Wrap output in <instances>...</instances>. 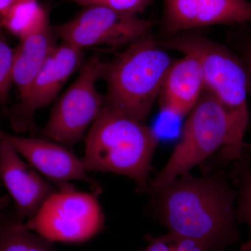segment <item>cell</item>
Returning <instances> with one entry per match:
<instances>
[{
	"mask_svg": "<svg viewBox=\"0 0 251 251\" xmlns=\"http://www.w3.org/2000/svg\"><path fill=\"white\" fill-rule=\"evenodd\" d=\"M55 47L49 24L20 39L14 50L13 83L17 86L21 100L27 95L31 84Z\"/></svg>",
	"mask_w": 251,
	"mask_h": 251,
	"instance_id": "5bb4252c",
	"label": "cell"
},
{
	"mask_svg": "<svg viewBox=\"0 0 251 251\" xmlns=\"http://www.w3.org/2000/svg\"><path fill=\"white\" fill-rule=\"evenodd\" d=\"M248 71V73H249V81H250V83L251 82V51L250 52V55H249V69Z\"/></svg>",
	"mask_w": 251,
	"mask_h": 251,
	"instance_id": "d4e9b609",
	"label": "cell"
},
{
	"mask_svg": "<svg viewBox=\"0 0 251 251\" xmlns=\"http://www.w3.org/2000/svg\"><path fill=\"white\" fill-rule=\"evenodd\" d=\"M82 50L64 41L54 48L27 95L13 112L11 124L15 130L24 132L30 128L36 110L55 99L64 83L82 64Z\"/></svg>",
	"mask_w": 251,
	"mask_h": 251,
	"instance_id": "9c48e42d",
	"label": "cell"
},
{
	"mask_svg": "<svg viewBox=\"0 0 251 251\" xmlns=\"http://www.w3.org/2000/svg\"><path fill=\"white\" fill-rule=\"evenodd\" d=\"M14 57V51L0 29V103H6L9 98L13 83Z\"/></svg>",
	"mask_w": 251,
	"mask_h": 251,
	"instance_id": "ac0fdd59",
	"label": "cell"
},
{
	"mask_svg": "<svg viewBox=\"0 0 251 251\" xmlns=\"http://www.w3.org/2000/svg\"><path fill=\"white\" fill-rule=\"evenodd\" d=\"M158 137L150 127L103 105L90 126L82 161L87 171L125 175L140 190L150 189Z\"/></svg>",
	"mask_w": 251,
	"mask_h": 251,
	"instance_id": "7a4b0ae2",
	"label": "cell"
},
{
	"mask_svg": "<svg viewBox=\"0 0 251 251\" xmlns=\"http://www.w3.org/2000/svg\"><path fill=\"white\" fill-rule=\"evenodd\" d=\"M0 251H58L53 242L26 227L24 221L5 211L0 216Z\"/></svg>",
	"mask_w": 251,
	"mask_h": 251,
	"instance_id": "9a60e30c",
	"label": "cell"
},
{
	"mask_svg": "<svg viewBox=\"0 0 251 251\" xmlns=\"http://www.w3.org/2000/svg\"><path fill=\"white\" fill-rule=\"evenodd\" d=\"M163 46L182 54L192 53L201 61L205 90L224 108L230 123L228 143L221 150L225 161L242 156L249 124L247 95L250 81L247 69L232 52L221 44L198 35H174Z\"/></svg>",
	"mask_w": 251,
	"mask_h": 251,
	"instance_id": "3957f363",
	"label": "cell"
},
{
	"mask_svg": "<svg viewBox=\"0 0 251 251\" xmlns=\"http://www.w3.org/2000/svg\"><path fill=\"white\" fill-rule=\"evenodd\" d=\"M236 216L239 222L247 225L251 238V168L243 177L237 193Z\"/></svg>",
	"mask_w": 251,
	"mask_h": 251,
	"instance_id": "d6986e66",
	"label": "cell"
},
{
	"mask_svg": "<svg viewBox=\"0 0 251 251\" xmlns=\"http://www.w3.org/2000/svg\"><path fill=\"white\" fill-rule=\"evenodd\" d=\"M14 0H0V14L9 8Z\"/></svg>",
	"mask_w": 251,
	"mask_h": 251,
	"instance_id": "603a6c76",
	"label": "cell"
},
{
	"mask_svg": "<svg viewBox=\"0 0 251 251\" xmlns=\"http://www.w3.org/2000/svg\"><path fill=\"white\" fill-rule=\"evenodd\" d=\"M10 204V198L9 196H0V216L6 211V208Z\"/></svg>",
	"mask_w": 251,
	"mask_h": 251,
	"instance_id": "7402d4cb",
	"label": "cell"
},
{
	"mask_svg": "<svg viewBox=\"0 0 251 251\" xmlns=\"http://www.w3.org/2000/svg\"><path fill=\"white\" fill-rule=\"evenodd\" d=\"M251 21L247 0H164V29L170 36L181 31Z\"/></svg>",
	"mask_w": 251,
	"mask_h": 251,
	"instance_id": "7c38bea8",
	"label": "cell"
},
{
	"mask_svg": "<svg viewBox=\"0 0 251 251\" xmlns=\"http://www.w3.org/2000/svg\"><path fill=\"white\" fill-rule=\"evenodd\" d=\"M158 221L168 232L225 251L239 240L237 192L222 174L198 177L188 173L151 191Z\"/></svg>",
	"mask_w": 251,
	"mask_h": 251,
	"instance_id": "6da1fadb",
	"label": "cell"
},
{
	"mask_svg": "<svg viewBox=\"0 0 251 251\" xmlns=\"http://www.w3.org/2000/svg\"><path fill=\"white\" fill-rule=\"evenodd\" d=\"M0 181L14 202L15 213L22 221L36 215L57 190L17 152L0 130Z\"/></svg>",
	"mask_w": 251,
	"mask_h": 251,
	"instance_id": "8fae6325",
	"label": "cell"
},
{
	"mask_svg": "<svg viewBox=\"0 0 251 251\" xmlns=\"http://www.w3.org/2000/svg\"><path fill=\"white\" fill-rule=\"evenodd\" d=\"M74 2L82 6H92L105 4L106 0H72Z\"/></svg>",
	"mask_w": 251,
	"mask_h": 251,
	"instance_id": "44dd1931",
	"label": "cell"
},
{
	"mask_svg": "<svg viewBox=\"0 0 251 251\" xmlns=\"http://www.w3.org/2000/svg\"><path fill=\"white\" fill-rule=\"evenodd\" d=\"M188 115L181 140L163 169L150 183L151 192L188 173L228 143L231 133L228 117L210 92L204 90Z\"/></svg>",
	"mask_w": 251,
	"mask_h": 251,
	"instance_id": "5b68a950",
	"label": "cell"
},
{
	"mask_svg": "<svg viewBox=\"0 0 251 251\" xmlns=\"http://www.w3.org/2000/svg\"><path fill=\"white\" fill-rule=\"evenodd\" d=\"M143 251H209L202 243L168 232L160 236L148 235Z\"/></svg>",
	"mask_w": 251,
	"mask_h": 251,
	"instance_id": "e0dca14e",
	"label": "cell"
},
{
	"mask_svg": "<svg viewBox=\"0 0 251 251\" xmlns=\"http://www.w3.org/2000/svg\"><path fill=\"white\" fill-rule=\"evenodd\" d=\"M152 22L104 5L88 6L75 18L54 28L68 43L82 49L96 46L130 44L150 35Z\"/></svg>",
	"mask_w": 251,
	"mask_h": 251,
	"instance_id": "ba28073f",
	"label": "cell"
},
{
	"mask_svg": "<svg viewBox=\"0 0 251 251\" xmlns=\"http://www.w3.org/2000/svg\"><path fill=\"white\" fill-rule=\"evenodd\" d=\"M103 63L97 55L83 63L78 76L54 105L49 121L41 130L42 138L68 148L82 138L104 105L97 88Z\"/></svg>",
	"mask_w": 251,
	"mask_h": 251,
	"instance_id": "52a82bcc",
	"label": "cell"
},
{
	"mask_svg": "<svg viewBox=\"0 0 251 251\" xmlns=\"http://www.w3.org/2000/svg\"><path fill=\"white\" fill-rule=\"evenodd\" d=\"M183 54L172 64L158 97L162 110L179 117L188 115L205 90L201 61L192 53Z\"/></svg>",
	"mask_w": 251,
	"mask_h": 251,
	"instance_id": "4fadbf2b",
	"label": "cell"
},
{
	"mask_svg": "<svg viewBox=\"0 0 251 251\" xmlns=\"http://www.w3.org/2000/svg\"><path fill=\"white\" fill-rule=\"evenodd\" d=\"M173 62L151 35L131 43L111 62L103 63L104 105L145 123Z\"/></svg>",
	"mask_w": 251,
	"mask_h": 251,
	"instance_id": "277c9868",
	"label": "cell"
},
{
	"mask_svg": "<svg viewBox=\"0 0 251 251\" xmlns=\"http://www.w3.org/2000/svg\"><path fill=\"white\" fill-rule=\"evenodd\" d=\"M1 181H0V187H1Z\"/></svg>",
	"mask_w": 251,
	"mask_h": 251,
	"instance_id": "4316f807",
	"label": "cell"
},
{
	"mask_svg": "<svg viewBox=\"0 0 251 251\" xmlns=\"http://www.w3.org/2000/svg\"><path fill=\"white\" fill-rule=\"evenodd\" d=\"M3 134L29 165L57 188L69 184L70 181H81L90 185L96 195L101 191L99 183L89 175L82 159L67 147L44 138H28L4 132Z\"/></svg>",
	"mask_w": 251,
	"mask_h": 251,
	"instance_id": "30bf717a",
	"label": "cell"
},
{
	"mask_svg": "<svg viewBox=\"0 0 251 251\" xmlns=\"http://www.w3.org/2000/svg\"><path fill=\"white\" fill-rule=\"evenodd\" d=\"M244 148H248L249 151H250V152H251V145H246L245 144V145H244Z\"/></svg>",
	"mask_w": 251,
	"mask_h": 251,
	"instance_id": "484cf974",
	"label": "cell"
},
{
	"mask_svg": "<svg viewBox=\"0 0 251 251\" xmlns=\"http://www.w3.org/2000/svg\"><path fill=\"white\" fill-rule=\"evenodd\" d=\"M0 25L22 39L47 25V15L36 0H14L0 14Z\"/></svg>",
	"mask_w": 251,
	"mask_h": 251,
	"instance_id": "2e32d148",
	"label": "cell"
},
{
	"mask_svg": "<svg viewBox=\"0 0 251 251\" xmlns=\"http://www.w3.org/2000/svg\"><path fill=\"white\" fill-rule=\"evenodd\" d=\"M238 251H251V238H249L247 242L242 243Z\"/></svg>",
	"mask_w": 251,
	"mask_h": 251,
	"instance_id": "cb8c5ba5",
	"label": "cell"
},
{
	"mask_svg": "<svg viewBox=\"0 0 251 251\" xmlns=\"http://www.w3.org/2000/svg\"><path fill=\"white\" fill-rule=\"evenodd\" d=\"M150 1L151 0H106L104 6L121 12L137 15L143 12Z\"/></svg>",
	"mask_w": 251,
	"mask_h": 251,
	"instance_id": "ffe728a7",
	"label": "cell"
},
{
	"mask_svg": "<svg viewBox=\"0 0 251 251\" xmlns=\"http://www.w3.org/2000/svg\"><path fill=\"white\" fill-rule=\"evenodd\" d=\"M97 195L70 184L57 188L26 227L50 242H87L103 229L105 216Z\"/></svg>",
	"mask_w": 251,
	"mask_h": 251,
	"instance_id": "8992f818",
	"label": "cell"
}]
</instances>
